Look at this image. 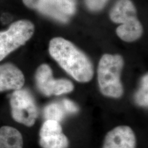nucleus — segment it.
I'll list each match as a JSON object with an SVG mask.
<instances>
[{
  "label": "nucleus",
  "mask_w": 148,
  "mask_h": 148,
  "mask_svg": "<svg viewBox=\"0 0 148 148\" xmlns=\"http://www.w3.org/2000/svg\"><path fill=\"white\" fill-rule=\"evenodd\" d=\"M42 148H68L69 140L62 132L60 122L47 119L42 123L39 132Z\"/></svg>",
  "instance_id": "6e6552de"
},
{
  "label": "nucleus",
  "mask_w": 148,
  "mask_h": 148,
  "mask_svg": "<svg viewBox=\"0 0 148 148\" xmlns=\"http://www.w3.org/2000/svg\"><path fill=\"white\" fill-rule=\"evenodd\" d=\"M123 64V59L119 54L106 53L102 56L97 68L98 84L102 95L113 98H119L123 95L121 73Z\"/></svg>",
  "instance_id": "f03ea898"
},
{
  "label": "nucleus",
  "mask_w": 148,
  "mask_h": 148,
  "mask_svg": "<svg viewBox=\"0 0 148 148\" xmlns=\"http://www.w3.org/2000/svg\"><path fill=\"white\" fill-rule=\"evenodd\" d=\"M23 140L20 132L10 126L0 128V148H23Z\"/></svg>",
  "instance_id": "9b49d317"
},
{
  "label": "nucleus",
  "mask_w": 148,
  "mask_h": 148,
  "mask_svg": "<svg viewBox=\"0 0 148 148\" xmlns=\"http://www.w3.org/2000/svg\"><path fill=\"white\" fill-rule=\"evenodd\" d=\"M25 83L21 70L10 63L0 65V92L8 90H18Z\"/></svg>",
  "instance_id": "9d476101"
},
{
  "label": "nucleus",
  "mask_w": 148,
  "mask_h": 148,
  "mask_svg": "<svg viewBox=\"0 0 148 148\" xmlns=\"http://www.w3.org/2000/svg\"><path fill=\"white\" fill-rule=\"evenodd\" d=\"M41 0H23L24 4L29 8L37 10Z\"/></svg>",
  "instance_id": "dca6fc26"
},
{
  "label": "nucleus",
  "mask_w": 148,
  "mask_h": 148,
  "mask_svg": "<svg viewBox=\"0 0 148 148\" xmlns=\"http://www.w3.org/2000/svg\"><path fill=\"white\" fill-rule=\"evenodd\" d=\"M35 80L38 90L45 96L60 95L73 91L74 86L66 79H56L52 70L47 64H42L36 69Z\"/></svg>",
  "instance_id": "423d86ee"
},
{
  "label": "nucleus",
  "mask_w": 148,
  "mask_h": 148,
  "mask_svg": "<svg viewBox=\"0 0 148 148\" xmlns=\"http://www.w3.org/2000/svg\"><path fill=\"white\" fill-rule=\"evenodd\" d=\"M49 51L68 74L79 82H88L94 74L92 63L88 56L69 40L56 37L50 40Z\"/></svg>",
  "instance_id": "f257e3e1"
},
{
  "label": "nucleus",
  "mask_w": 148,
  "mask_h": 148,
  "mask_svg": "<svg viewBox=\"0 0 148 148\" xmlns=\"http://www.w3.org/2000/svg\"><path fill=\"white\" fill-rule=\"evenodd\" d=\"M62 106H63L64 110L66 112L67 114H75L79 111L78 106L75 104L73 101L69 99H64L61 101Z\"/></svg>",
  "instance_id": "2eb2a0df"
},
{
  "label": "nucleus",
  "mask_w": 148,
  "mask_h": 148,
  "mask_svg": "<svg viewBox=\"0 0 148 148\" xmlns=\"http://www.w3.org/2000/svg\"><path fill=\"white\" fill-rule=\"evenodd\" d=\"M108 0H84L87 8L92 12H97L104 8Z\"/></svg>",
  "instance_id": "4468645a"
},
{
  "label": "nucleus",
  "mask_w": 148,
  "mask_h": 148,
  "mask_svg": "<svg viewBox=\"0 0 148 148\" xmlns=\"http://www.w3.org/2000/svg\"><path fill=\"white\" fill-rule=\"evenodd\" d=\"M66 112L64 110L61 101L51 103L45 107L43 115L46 120L50 119L61 122L66 116Z\"/></svg>",
  "instance_id": "f8f14e48"
},
{
  "label": "nucleus",
  "mask_w": 148,
  "mask_h": 148,
  "mask_svg": "<svg viewBox=\"0 0 148 148\" xmlns=\"http://www.w3.org/2000/svg\"><path fill=\"white\" fill-rule=\"evenodd\" d=\"M11 114L14 121L27 127L32 126L38 116V109L30 92L15 90L10 99Z\"/></svg>",
  "instance_id": "39448f33"
},
{
  "label": "nucleus",
  "mask_w": 148,
  "mask_h": 148,
  "mask_svg": "<svg viewBox=\"0 0 148 148\" xmlns=\"http://www.w3.org/2000/svg\"><path fill=\"white\" fill-rule=\"evenodd\" d=\"M134 131L127 125H119L107 133L102 148H136Z\"/></svg>",
  "instance_id": "1a4fd4ad"
},
{
  "label": "nucleus",
  "mask_w": 148,
  "mask_h": 148,
  "mask_svg": "<svg viewBox=\"0 0 148 148\" xmlns=\"http://www.w3.org/2000/svg\"><path fill=\"white\" fill-rule=\"evenodd\" d=\"M76 0H41L37 10L57 21L66 23L76 11Z\"/></svg>",
  "instance_id": "0eeeda50"
},
{
  "label": "nucleus",
  "mask_w": 148,
  "mask_h": 148,
  "mask_svg": "<svg viewBox=\"0 0 148 148\" xmlns=\"http://www.w3.org/2000/svg\"><path fill=\"white\" fill-rule=\"evenodd\" d=\"M34 32V25L28 20H18L8 29L0 32V61L11 52L25 45Z\"/></svg>",
  "instance_id": "20e7f679"
},
{
  "label": "nucleus",
  "mask_w": 148,
  "mask_h": 148,
  "mask_svg": "<svg viewBox=\"0 0 148 148\" xmlns=\"http://www.w3.org/2000/svg\"><path fill=\"white\" fill-rule=\"evenodd\" d=\"M148 76L145 74L142 77L140 86L134 95V100L138 106L147 107L148 106Z\"/></svg>",
  "instance_id": "ddd939ff"
},
{
  "label": "nucleus",
  "mask_w": 148,
  "mask_h": 148,
  "mask_svg": "<svg viewBox=\"0 0 148 148\" xmlns=\"http://www.w3.org/2000/svg\"><path fill=\"white\" fill-rule=\"evenodd\" d=\"M110 18L121 25L116 28L117 36L125 42H133L143 34V26L136 16V10L131 0H118L111 9Z\"/></svg>",
  "instance_id": "7ed1b4c3"
}]
</instances>
